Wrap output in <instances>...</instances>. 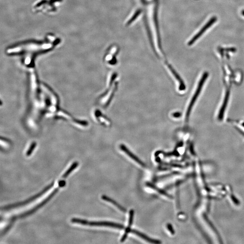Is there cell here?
I'll list each match as a JSON object with an SVG mask.
<instances>
[{
    "label": "cell",
    "instance_id": "5b68a950",
    "mask_svg": "<svg viewBox=\"0 0 244 244\" xmlns=\"http://www.w3.org/2000/svg\"><path fill=\"white\" fill-rule=\"evenodd\" d=\"M207 75H208V74L207 72H205V73L203 74V75L201 77V79H200V81H199V83H198V87H197V89H196L195 93L194 94V95H193L192 100H191V101L190 102L189 107L188 108L186 114V120H187L188 118H189V116H190L191 110L192 107H193L194 104L195 103V102L196 101L197 98L198 97V95L200 93L201 90H202V88L203 86V84H204V82H205V81L206 79L207 78Z\"/></svg>",
    "mask_w": 244,
    "mask_h": 244
},
{
    "label": "cell",
    "instance_id": "277c9868",
    "mask_svg": "<svg viewBox=\"0 0 244 244\" xmlns=\"http://www.w3.org/2000/svg\"><path fill=\"white\" fill-rule=\"evenodd\" d=\"M71 222L73 223L81 224L82 225L90 226H109L117 228L123 229L124 226L121 224L113 222L105 221H89L88 220L82 219L81 218H72Z\"/></svg>",
    "mask_w": 244,
    "mask_h": 244
},
{
    "label": "cell",
    "instance_id": "3957f363",
    "mask_svg": "<svg viewBox=\"0 0 244 244\" xmlns=\"http://www.w3.org/2000/svg\"><path fill=\"white\" fill-rule=\"evenodd\" d=\"M54 181H53L49 185L47 186L41 191L39 192V193L36 194L35 195L32 196L31 198H28V199L24 200V201H22V202L16 203H13V204H10L8 205L5 206L3 207H1V210L4 211L9 210L12 209L17 208V207H20L25 205L26 204H28V203L32 202V201L37 199V198H39V197H40V196L43 195L44 193H46V192H47L48 190H50L52 187V186H54Z\"/></svg>",
    "mask_w": 244,
    "mask_h": 244
},
{
    "label": "cell",
    "instance_id": "8992f818",
    "mask_svg": "<svg viewBox=\"0 0 244 244\" xmlns=\"http://www.w3.org/2000/svg\"><path fill=\"white\" fill-rule=\"evenodd\" d=\"M217 18L216 16H213V17L211 18L209 20V21L203 26V27L200 29L199 31L197 33V34L195 35L194 36V37L189 41L188 43V45L191 46V45H193L201 37V36L202 35L204 34L205 32L207 29H209L210 27L211 26L213 25L217 21Z\"/></svg>",
    "mask_w": 244,
    "mask_h": 244
},
{
    "label": "cell",
    "instance_id": "6da1fadb",
    "mask_svg": "<svg viewBox=\"0 0 244 244\" xmlns=\"http://www.w3.org/2000/svg\"><path fill=\"white\" fill-rule=\"evenodd\" d=\"M78 164L79 163L77 161H75V162H74L71 164L70 167L66 171L63 175L61 179H60L59 181L58 187L57 188H56L52 192L51 194H50L48 195V197H47L45 199H44L43 201L41 202L40 203H39V204L36 206L34 208H33L29 210L28 211L25 212V213H23L21 214L20 215L13 217L11 218V221H14L16 219L24 218V217H28V216L31 215L32 214H33L35 212H36L38 210L40 209L41 207L43 206L46 203H48L50 201V200H51L52 198V197H54L55 195L56 194H57V192L59 190L60 188L64 187L66 186V180L65 179L67 178L69 176V175L78 166Z\"/></svg>",
    "mask_w": 244,
    "mask_h": 244
},
{
    "label": "cell",
    "instance_id": "2e32d148",
    "mask_svg": "<svg viewBox=\"0 0 244 244\" xmlns=\"http://www.w3.org/2000/svg\"><path fill=\"white\" fill-rule=\"evenodd\" d=\"M167 227L168 230L171 232V233L172 234H174L175 232H174V230H173V227H172L171 225L170 224H168L167 225Z\"/></svg>",
    "mask_w": 244,
    "mask_h": 244
},
{
    "label": "cell",
    "instance_id": "4fadbf2b",
    "mask_svg": "<svg viewBox=\"0 0 244 244\" xmlns=\"http://www.w3.org/2000/svg\"><path fill=\"white\" fill-rule=\"evenodd\" d=\"M141 14V11L140 10H137L134 12V13L131 15V17H129L128 19L127 20V21H126V24H130V23H132L133 20H135V19L138 17V16H139Z\"/></svg>",
    "mask_w": 244,
    "mask_h": 244
},
{
    "label": "cell",
    "instance_id": "8fae6325",
    "mask_svg": "<svg viewBox=\"0 0 244 244\" xmlns=\"http://www.w3.org/2000/svg\"><path fill=\"white\" fill-rule=\"evenodd\" d=\"M229 98V92H227V93L226 94L225 98L224 100V102H223V105H222V107L221 109H220V112L219 113V115H218V118L219 120H222L223 117V114H224V112L226 108V105H227V103L228 101Z\"/></svg>",
    "mask_w": 244,
    "mask_h": 244
},
{
    "label": "cell",
    "instance_id": "30bf717a",
    "mask_svg": "<svg viewBox=\"0 0 244 244\" xmlns=\"http://www.w3.org/2000/svg\"><path fill=\"white\" fill-rule=\"evenodd\" d=\"M168 67H169V69H170L171 71L173 73V74L174 75V76L176 78V79L179 82V85H180L179 90H184L185 88H186V87H185V85L184 83L183 82L182 80L181 79V78L179 77V75L176 73L175 70L172 68V67H171L170 65H168Z\"/></svg>",
    "mask_w": 244,
    "mask_h": 244
},
{
    "label": "cell",
    "instance_id": "7c38bea8",
    "mask_svg": "<svg viewBox=\"0 0 244 244\" xmlns=\"http://www.w3.org/2000/svg\"><path fill=\"white\" fill-rule=\"evenodd\" d=\"M147 185L148 186L152 188V189L155 190H156V191H157V192L160 193V194H162V195L167 196V197L168 198H172V197H171V195H169V194H168L167 192H165L164 190H161V189H159L158 188H157V187L153 185V184L148 183H147Z\"/></svg>",
    "mask_w": 244,
    "mask_h": 244
},
{
    "label": "cell",
    "instance_id": "7a4b0ae2",
    "mask_svg": "<svg viewBox=\"0 0 244 244\" xmlns=\"http://www.w3.org/2000/svg\"><path fill=\"white\" fill-rule=\"evenodd\" d=\"M147 1V14L149 29L154 48L157 54L162 55L160 48L156 20L155 0H146Z\"/></svg>",
    "mask_w": 244,
    "mask_h": 244
},
{
    "label": "cell",
    "instance_id": "5bb4252c",
    "mask_svg": "<svg viewBox=\"0 0 244 244\" xmlns=\"http://www.w3.org/2000/svg\"><path fill=\"white\" fill-rule=\"evenodd\" d=\"M36 145H37V144L36 143H33L31 144L28 150L26 152V156H29L31 155L32 153L34 151V149H35V147L36 146Z\"/></svg>",
    "mask_w": 244,
    "mask_h": 244
},
{
    "label": "cell",
    "instance_id": "52a82bcc",
    "mask_svg": "<svg viewBox=\"0 0 244 244\" xmlns=\"http://www.w3.org/2000/svg\"><path fill=\"white\" fill-rule=\"evenodd\" d=\"M120 148L122 150H123L125 153H126V154H127L129 157H131L132 159L135 160L140 165L143 167H146L145 164L143 162H142L139 159H138V157H137L136 156L134 155L133 153H132L124 145H121L120 146Z\"/></svg>",
    "mask_w": 244,
    "mask_h": 244
},
{
    "label": "cell",
    "instance_id": "9a60e30c",
    "mask_svg": "<svg viewBox=\"0 0 244 244\" xmlns=\"http://www.w3.org/2000/svg\"><path fill=\"white\" fill-rule=\"evenodd\" d=\"M134 212L133 210H131L129 212V221H128V227L131 228V226L132 225L133 221V217H134Z\"/></svg>",
    "mask_w": 244,
    "mask_h": 244
},
{
    "label": "cell",
    "instance_id": "ba28073f",
    "mask_svg": "<svg viewBox=\"0 0 244 244\" xmlns=\"http://www.w3.org/2000/svg\"><path fill=\"white\" fill-rule=\"evenodd\" d=\"M131 232L133 233V234H135L136 235H137V236L140 237L141 238L144 239V240H146V241L150 242V243H154V244H160V243H161V242L159 241L151 239V238H149V237H148L147 236H146L145 234H143L142 233L140 232L139 231L135 230H131Z\"/></svg>",
    "mask_w": 244,
    "mask_h": 244
},
{
    "label": "cell",
    "instance_id": "9c48e42d",
    "mask_svg": "<svg viewBox=\"0 0 244 244\" xmlns=\"http://www.w3.org/2000/svg\"><path fill=\"white\" fill-rule=\"evenodd\" d=\"M102 198L103 200L107 201L108 202L110 203L113 204L118 209H119L122 212H124V213H125L126 212V210L124 207H123L120 204H118V203H117L116 201H114L113 199H111L109 197H107L106 195H103V196H102Z\"/></svg>",
    "mask_w": 244,
    "mask_h": 244
},
{
    "label": "cell",
    "instance_id": "e0dca14e",
    "mask_svg": "<svg viewBox=\"0 0 244 244\" xmlns=\"http://www.w3.org/2000/svg\"><path fill=\"white\" fill-rule=\"evenodd\" d=\"M242 14L244 16V10L242 11Z\"/></svg>",
    "mask_w": 244,
    "mask_h": 244
}]
</instances>
